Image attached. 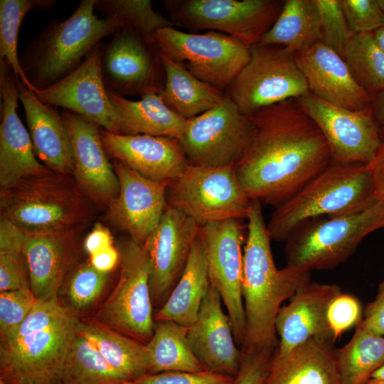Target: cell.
Returning <instances> with one entry per match:
<instances>
[{"label":"cell","mask_w":384,"mask_h":384,"mask_svg":"<svg viewBox=\"0 0 384 384\" xmlns=\"http://www.w3.org/2000/svg\"><path fill=\"white\" fill-rule=\"evenodd\" d=\"M250 117L255 138L235 172L251 201L275 207L324 171L332 161L331 151L297 99Z\"/></svg>","instance_id":"cell-1"},{"label":"cell","mask_w":384,"mask_h":384,"mask_svg":"<svg viewBox=\"0 0 384 384\" xmlns=\"http://www.w3.org/2000/svg\"><path fill=\"white\" fill-rule=\"evenodd\" d=\"M262 206L252 201L247 217L242 278L245 337L241 350L277 346L275 320L281 305L310 281L307 270L287 265L277 268Z\"/></svg>","instance_id":"cell-2"},{"label":"cell","mask_w":384,"mask_h":384,"mask_svg":"<svg viewBox=\"0 0 384 384\" xmlns=\"http://www.w3.org/2000/svg\"><path fill=\"white\" fill-rule=\"evenodd\" d=\"M95 0H82L62 21L53 18L19 55L21 67L31 89L43 90L82 63L101 42L122 27L114 18L94 14Z\"/></svg>","instance_id":"cell-3"},{"label":"cell","mask_w":384,"mask_h":384,"mask_svg":"<svg viewBox=\"0 0 384 384\" xmlns=\"http://www.w3.org/2000/svg\"><path fill=\"white\" fill-rule=\"evenodd\" d=\"M376 200L367 165L331 161L324 171L275 206L267 232L271 240H286L306 220L354 213Z\"/></svg>","instance_id":"cell-4"},{"label":"cell","mask_w":384,"mask_h":384,"mask_svg":"<svg viewBox=\"0 0 384 384\" xmlns=\"http://www.w3.org/2000/svg\"><path fill=\"white\" fill-rule=\"evenodd\" d=\"M92 205L73 176L55 172L0 189V215L24 232L85 225L93 217Z\"/></svg>","instance_id":"cell-5"},{"label":"cell","mask_w":384,"mask_h":384,"mask_svg":"<svg viewBox=\"0 0 384 384\" xmlns=\"http://www.w3.org/2000/svg\"><path fill=\"white\" fill-rule=\"evenodd\" d=\"M384 228V203L377 199L354 213L306 220L288 236L287 266L310 272L331 270L346 261L369 234Z\"/></svg>","instance_id":"cell-6"},{"label":"cell","mask_w":384,"mask_h":384,"mask_svg":"<svg viewBox=\"0 0 384 384\" xmlns=\"http://www.w3.org/2000/svg\"><path fill=\"white\" fill-rule=\"evenodd\" d=\"M79 319L66 309L50 326L0 343V381L63 384L68 351Z\"/></svg>","instance_id":"cell-7"},{"label":"cell","mask_w":384,"mask_h":384,"mask_svg":"<svg viewBox=\"0 0 384 384\" xmlns=\"http://www.w3.org/2000/svg\"><path fill=\"white\" fill-rule=\"evenodd\" d=\"M255 135L251 117L225 95L210 110L186 119L178 140L191 166H235Z\"/></svg>","instance_id":"cell-8"},{"label":"cell","mask_w":384,"mask_h":384,"mask_svg":"<svg viewBox=\"0 0 384 384\" xmlns=\"http://www.w3.org/2000/svg\"><path fill=\"white\" fill-rule=\"evenodd\" d=\"M167 204L194 220L201 227L247 217L251 200L242 188L235 166H189L170 181Z\"/></svg>","instance_id":"cell-9"},{"label":"cell","mask_w":384,"mask_h":384,"mask_svg":"<svg viewBox=\"0 0 384 384\" xmlns=\"http://www.w3.org/2000/svg\"><path fill=\"white\" fill-rule=\"evenodd\" d=\"M154 38L161 54L220 90L230 86L250 58L249 47L219 31L192 33L169 26Z\"/></svg>","instance_id":"cell-10"},{"label":"cell","mask_w":384,"mask_h":384,"mask_svg":"<svg viewBox=\"0 0 384 384\" xmlns=\"http://www.w3.org/2000/svg\"><path fill=\"white\" fill-rule=\"evenodd\" d=\"M250 58L228 87L227 95L246 115L309 92L295 54L277 46L256 44Z\"/></svg>","instance_id":"cell-11"},{"label":"cell","mask_w":384,"mask_h":384,"mask_svg":"<svg viewBox=\"0 0 384 384\" xmlns=\"http://www.w3.org/2000/svg\"><path fill=\"white\" fill-rule=\"evenodd\" d=\"M119 275L95 320L146 344L154 329L150 262L143 245L129 239L119 249Z\"/></svg>","instance_id":"cell-12"},{"label":"cell","mask_w":384,"mask_h":384,"mask_svg":"<svg viewBox=\"0 0 384 384\" xmlns=\"http://www.w3.org/2000/svg\"><path fill=\"white\" fill-rule=\"evenodd\" d=\"M173 24L225 33L247 47L259 43L279 16L277 0L164 1Z\"/></svg>","instance_id":"cell-13"},{"label":"cell","mask_w":384,"mask_h":384,"mask_svg":"<svg viewBox=\"0 0 384 384\" xmlns=\"http://www.w3.org/2000/svg\"><path fill=\"white\" fill-rule=\"evenodd\" d=\"M238 219L200 228L210 284L220 294L230 319L235 341L242 346L245 314L242 297V259L246 236Z\"/></svg>","instance_id":"cell-14"},{"label":"cell","mask_w":384,"mask_h":384,"mask_svg":"<svg viewBox=\"0 0 384 384\" xmlns=\"http://www.w3.org/2000/svg\"><path fill=\"white\" fill-rule=\"evenodd\" d=\"M101 70L106 88L122 97L162 89L161 53L154 38L123 26L103 43Z\"/></svg>","instance_id":"cell-15"},{"label":"cell","mask_w":384,"mask_h":384,"mask_svg":"<svg viewBox=\"0 0 384 384\" xmlns=\"http://www.w3.org/2000/svg\"><path fill=\"white\" fill-rule=\"evenodd\" d=\"M323 134L334 161L367 165L380 144V127L371 105L350 110L309 92L297 99Z\"/></svg>","instance_id":"cell-16"},{"label":"cell","mask_w":384,"mask_h":384,"mask_svg":"<svg viewBox=\"0 0 384 384\" xmlns=\"http://www.w3.org/2000/svg\"><path fill=\"white\" fill-rule=\"evenodd\" d=\"M201 226L169 205L143 247L150 262L149 287L152 303H165L188 262Z\"/></svg>","instance_id":"cell-17"},{"label":"cell","mask_w":384,"mask_h":384,"mask_svg":"<svg viewBox=\"0 0 384 384\" xmlns=\"http://www.w3.org/2000/svg\"><path fill=\"white\" fill-rule=\"evenodd\" d=\"M102 48L100 42L75 70L35 93L46 104L63 107L112 133L119 134L118 118L102 79Z\"/></svg>","instance_id":"cell-18"},{"label":"cell","mask_w":384,"mask_h":384,"mask_svg":"<svg viewBox=\"0 0 384 384\" xmlns=\"http://www.w3.org/2000/svg\"><path fill=\"white\" fill-rule=\"evenodd\" d=\"M119 191L106 208L107 219L143 245L159 225L167 207L170 181L146 178L125 164L112 159Z\"/></svg>","instance_id":"cell-19"},{"label":"cell","mask_w":384,"mask_h":384,"mask_svg":"<svg viewBox=\"0 0 384 384\" xmlns=\"http://www.w3.org/2000/svg\"><path fill=\"white\" fill-rule=\"evenodd\" d=\"M61 115L72 144L74 181L93 204L107 208L117 196L119 183L101 141L102 127L71 111L64 110Z\"/></svg>","instance_id":"cell-20"},{"label":"cell","mask_w":384,"mask_h":384,"mask_svg":"<svg viewBox=\"0 0 384 384\" xmlns=\"http://www.w3.org/2000/svg\"><path fill=\"white\" fill-rule=\"evenodd\" d=\"M0 188L50 172L35 154L28 131L17 114L18 90L11 66L0 60Z\"/></svg>","instance_id":"cell-21"},{"label":"cell","mask_w":384,"mask_h":384,"mask_svg":"<svg viewBox=\"0 0 384 384\" xmlns=\"http://www.w3.org/2000/svg\"><path fill=\"white\" fill-rule=\"evenodd\" d=\"M85 225L25 232L23 259L29 287L38 300L58 298Z\"/></svg>","instance_id":"cell-22"},{"label":"cell","mask_w":384,"mask_h":384,"mask_svg":"<svg viewBox=\"0 0 384 384\" xmlns=\"http://www.w3.org/2000/svg\"><path fill=\"white\" fill-rule=\"evenodd\" d=\"M100 138L109 157L150 180L171 181L190 166L175 138L114 134L103 128L100 129Z\"/></svg>","instance_id":"cell-23"},{"label":"cell","mask_w":384,"mask_h":384,"mask_svg":"<svg viewBox=\"0 0 384 384\" xmlns=\"http://www.w3.org/2000/svg\"><path fill=\"white\" fill-rule=\"evenodd\" d=\"M342 292L335 284L309 282L299 287L282 306L275 320L279 336L276 354L282 356L311 338H329L336 341L327 321L331 300Z\"/></svg>","instance_id":"cell-24"},{"label":"cell","mask_w":384,"mask_h":384,"mask_svg":"<svg viewBox=\"0 0 384 384\" xmlns=\"http://www.w3.org/2000/svg\"><path fill=\"white\" fill-rule=\"evenodd\" d=\"M309 92L350 110L371 105V96L352 75L344 59L321 41L295 54Z\"/></svg>","instance_id":"cell-25"},{"label":"cell","mask_w":384,"mask_h":384,"mask_svg":"<svg viewBox=\"0 0 384 384\" xmlns=\"http://www.w3.org/2000/svg\"><path fill=\"white\" fill-rule=\"evenodd\" d=\"M218 292L210 285L197 319L188 328V344L206 370L235 377L242 352L238 348Z\"/></svg>","instance_id":"cell-26"},{"label":"cell","mask_w":384,"mask_h":384,"mask_svg":"<svg viewBox=\"0 0 384 384\" xmlns=\"http://www.w3.org/2000/svg\"><path fill=\"white\" fill-rule=\"evenodd\" d=\"M16 82L36 156L53 172L73 176L72 144L62 115L21 80Z\"/></svg>","instance_id":"cell-27"},{"label":"cell","mask_w":384,"mask_h":384,"mask_svg":"<svg viewBox=\"0 0 384 384\" xmlns=\"http://www.w3.org/2000/svg\"><path fill=\"white\" fill-rule=\"evenodd\" d=\"M334 342L311 338L284 355L275 351L263 384H341Z\"/></svg>","instance_id":"cell-28"},{"label":"cell","mask_w":384,"mask_h":384,"mask_svg":"<svg viewBox=\"0 0 384 384\" xmlns=\"http://www.w3.org/2000/svg\"><path fill=\"white\" fill-rule=\"evenodd\" d=\"M118 118L119 134L178 139L186 119L171 110L157 91H149L139 100H130L107 89Z\"/></svg>","instance_id":"cell-29"},{"label":"cell","mask_w":384,"mask_h":384,"mask_svg":"<svg viewBox=\"0 0 384 384\" xmlns=\"http://www.w3.org/2000/svg\"><path fill=\"white\" fill-rule=\"evenodd\" d=\"M210 285L204 249L198 233L179 280L154 316L155 321H171L189 328L197 319Z\"/></svg>","instance_id":"cell-30"},{"label":"cell","mask_w":384,"mask_h":384,"mask_svg":"<svg viewBox=\"0 0 384 384\" xmlns=\"http://www.w3.org/2000/svg\"><path fill=\"white\" fill-rule=\"evenodd\" d=\"M78 328L94 344L123 384L148 373L149 360L144 343L94 319H79Z\"/></svg>","instance_id":"cell-31"},{"label":"cell","mask_w":384,"mask_h":384,"mask_svg":"<svg viewBox=\"0 0 384 384\" xmlns=\"http://www.w3.org/2000/svg\"><path fill=\"white\" fill-rule=\"evenodd\" d=\"M164 85L159 91L164 102L188 119L216 106L225 96L221 90L201 81L181 64L161 53Z\"/></svg>","instance_id":"cell-32"},{"label":"cell","mask_w":384,"mask_h":384,"mask_svg":"<svg viewBox=\"0 0 384 384\" xmlns=\"http://www.w3.org/2000/svg\"><path fill=\"white\" fill-rule=\"evenodd\" d=\"M321 38V18L315 0H287L259 44L281 46L296 54Z\"/></svg>","instance_id":"cell-33"},{"label":"cell","mask_w":384,"mask_h":384,"mask_svg":"<svg viewBox=\"0 0 384 384\" xmlns=\"http://www.w3.org/2000/svg\"><path fill=\"white\" fill-rule=\"evenodd\" d=\"M188 330L174 321H156L153 336L145 344L149 360L147 374L206 370L188 344Z\"/></svg>","instance_id":"cell-34"},{"label":"cell","mask_w":384,"mask_h":384,"mask_svg":"<svg viewBox=\"0 0 384 384\" xmlns=\"http://www.w3.org/2000/svg\"><path fill=\"white\" fill-rule=\"evenodd\" d=\"M361 319L351 340L336 350L341 384H364L384 364V337L366 329Z\"/></svg>","instance_id":"cell-35"},{"label":"cell","mask_w":384,"mask_h":384,"mask_svg":"<svg viewBox=\"0 0 384 384\" xmlns=\"http://www.w3.org/2000/svg\"><path fill=\"white\" fill-rule=\"evenodd\" d=\"M63 384L123 383L94 344L77 327L65 363Z\"/></svg>","instance_id":"cell-36"},{"label":"cell","mask_w":384,"mask_h":384,"mask_svg":"<svg viewBox=\"0 0 384 384\" xmlns=\"http://www.w3.org/2000/svg\"><path fill=\"white\" fill-rule=\"evenodd\" d=\"M343 58L356 81L371 97L384 90V53L374 32L353 34Z\"/></svg>","instance_id":"cell-37"},{"label":"cell","mask_w":384,"mask_h":384,"mask_svg":"<svg viewBox=\"0 0 384 384\" xmlns=\"http://www.w3.org/2000/svg\"><path fill=\"white\" fill-rule=\"evenodd\" d=\"M55 2V0L0 1V60H6L11 66L16 80H21L29 89L31 86L21 67L17 51L21 25L26 14L34 8L48 10Z\"/></svg>","instance_id":"cell-38"},{"label":"cell","mask_w":384,"mask_h":384,"mask_svg":"<svg viewBox=\"0 0 384 384\" xmlns=\"http://www.w3.org/2000/svg\"><path fill=\"white\" fill-rule=\"evenodd\" d=\"M94 8L115 18L122 27L132 28L151 38L159 30L174 26L154 11L150 0H95Z\"/></svg>","instance_id":"cell-39"},{"label":"cell","mask_w":384,"mask_h":384,"mask_svg":"<svg viewBox=\"0 0 384 384\" xmlns=\"http://www.w3.org/2000/svg\"><path fill=\"white\" fill-rule=\"evenodd\" d=\"M25 232L0 215V292L29 287L23 265Z\"/></svg>","instance_id":"cell-40"},{"label":"cell","mask_w":384,"mask_h":384,"mask_svg":"<svg viewBox=\"0 0 384 384\" xmlns=\"http://www.w3.org/2000/svg\"><path fill=\"white\" fill-rule=\"evenodd\" d=\"M109 274L97 270L90 261L80 264L68 282L65 307L75 316L91 308L102 294Z\"/></svg>","instance_id":"cell-41"},{"label":"cell","mask_w":384,"mask_h":384,"mask_svg":"<svg viewBox=\"0 0 384 384\" xmlns=\"http://www.w3.org/2000/svg\"><path fill=\"white\" fill-rule=\"evenodd\" d=\"M321 24V42L343 57L351 32L340 0H315Z\"/></svg>","instance_id":"cell-42"},{"label":"cell","mask_w":384,"mask_h":384,"mask_svg":"<svg viewBox=\"0 0 384 384\" xmlns=\"http://www.w3.org/2000/svg\"><path fill=\"white\" fill-rule=\"evenodd\" d=\"M37 301L30 287L0 293L1 341L13 336Z\"/></svg>","instance_id":"cell-43"},{"label":"cell","mask_w":384,"mask_h":384,"mask_svg":"<svg viewBox=\"0 0 384 384\" xmlns=\"http://www.w3.org/2000/svg\"><path fill=\"white\" fill-rule=\"evenodd\" d=\"M351 32H374L384 26V13L377 0H340Z\"/></svg>","instance_id":"cell-44"},{"label":"cell","mask_w":384,"mask_h":384,"mask_svg":"<svg viewBox=\"0 0 384 384\" xmlns=\"http://www.w3.org/2000/svg\"><path fill=\"white\" fill-rule=\"evenodd\" d=\"M361 316V306L355 297L343 292L336 296L327 311V321L334 339L336 341L344 331L356 326Z\"/></svg>","instance_id":"cell-45"},{"label":"cell","mask_w":384,"mask_h":384,"mask_svg":"<svg viewBox=\"0 0 384 384\" xmlns=\"http://www.w3.org/2000/svg\"><path fill=\"white\" fill-rule=\"evenodd\" d=\"M235 378L208 370L198 372L167 371L146 374L126 384H233Z\"/></svg>","instance_id":"cell-46"},{"label":"cell","mask_w":384,"mask_h":384,"mask_svg":"<svg viewBox=\"0 0 384 384\" xmlns=\"http://www.w3.org/2000/svg\"><path fill=\"white\" fill-rule=\"evenodd\" d=\"M277 348L241 350V363L233 384H263L271 358Z\"/></svg>","instance_id":"cell-47"},{"label":"cell","mask_w":384,"mask_h":384,"mask_svg":"<svg viewBox=\"0 0 384 384\" xmlns=\"http://www.w3.org/2000/svg\"><path fill=\"white\" fill-rule=\"evenodd\" d=\"M361 320L366 329L375 335L384 336V277L375 299L366 304Z\"/></svg>","instance_id":"cell-48"},{"label":"cell","mask_w":384,"mask_h":384,"mask_svg":"<svg viewBox=\"0 0 384 384\" xmlns=\"http://www.w3.org/2000/svg\"><path fill=\"white\" fill-rule=\"evenodd\" d=\"M113 245L110 230L97 223L84 240V248L90 256Z\"/></svg>","instance_id":"cell-49"},{"label":"cell","mask_w":384,"mask_h":384,"mask_svg":"<svg viewBox=\"0 0 384 384\" xmlns=\"http://www.w3.org/2000/svg\"><path fill=\"white\" fill-rule=\"evenodd\" d=\"M370 171L374 194L384 203V145L380 144L372 161L367 164Z\"/></svg>","instance_id":"cell-50"},{"label":"cell","mask_w":384,"mask_h":384,"mask_svg":"<svg viewBox=\"0 0 384 384\" xmlns=\"http://www.w3.org/2000/svg\"><path fill=\"white\" fill-rule=\"evenodd\" d=\"M89 261L97 270L110 272L119 261V251L112 245L90 256Z\"/></svg>","instance_id":"cell-51"},{"label":"cell","mask_w":384,"mask_h":384,"mask_svg":"<svg viewBox=\"0 0 384 384\" xmlns=\"http://www.w3.org/2000/svg\"><path fill=\"white\" fill-rule=\"evenodd\" d=\"M371 108L379 127L384 126V90L372 97Z\"/></svg>","instance_id":"cell-52"},{"label":"cell","mask_w":384,"mask_h":384,"mask_svg":"<svg viewBox=\"0 0 384 384\" xmlns=\"http://www.w3.org/2000/svg\"><path fill=\"white\" fill-rule=\"evenodd\" d=\"M374 36L379 47L384 53V26L374 31Z\"/></svg>","instance_id":"cell-53"},{"label":"cell","mask_w":384,"mask_h":384,"mask_svg":"<svg viewBox=\"0 0 384 384\" xmlns=\"http://www.w3.org/2000/svg\"><path fill=\"white\" fill-rule=\"evenodd\" d=\"M370 380L384 381V364L372 374Z\"/></svg>","instance_id":"cell-54"},{"label":"cell","mask_w":384,"mask_h":384,"mask_svg":"<svg viewBox=\"0 0 384 384\" xmlns=\"http://www.w3.org/2000/svg\"><path fill=\"white\" fill-rule=\"evenodd\" d=\"M380 139L381 144L384 145V126L380 127Z\"/></svg>","instance_id":"cell-55"},{"label":"cell","mask_w":384,"mask_h":384,"mask_svg":"<svg viewBox=\"0 0 384 384\" xmlns=\"http://www.w3.org/2000/svg\"><path fill=\"white\" fill-rule=\"evenodd\" d=\"M364 384H384V381L369 380Z\"/></svg>","instance_id":"cell-56"},{"label":"cell","mask_w":384,"mask_h":384,"mask_svg":"<svg viewBox=\"0 0 384 384\" xmlns=\"http://www.w3.org/2000/svg\"><path fill=\"white\" fill-rule=\"evenodd\" d=\"M380 9L384 13V0H377Z\"/></svg>","instance_id":"cell-57"},{"label":"cell","mask_w":384,"mask_h":384,"mask_svg":"<svg viewBox=\"0 0 384 384\" xmlns=\"http://www.w3.org/2000/svg\"><path fill=\"white\" fill-rule=\"evenodd\" d=\"M0 384H6V383H4L0 381Z\"/></svg>","instance_id":"cell-58"}]
</instances>
